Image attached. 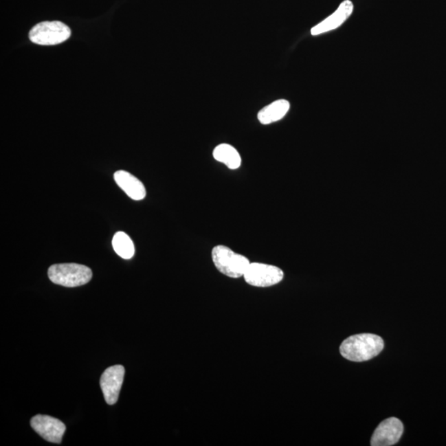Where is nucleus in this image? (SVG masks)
Instances as JSON below:
<instances>
[{"instance_id":"obj_1","label":"nucleus","mask_w":446,"mask_h":446,"mask_svg":"<svg viewBox=\"0 0 446 446\" xmlns=\"http://www.w3.org/2000/svg\"><path fill=\"white\" fill-rule=\"evenodd\" d=\"M383 339L375 334L351 335L342 343L339 352L344 358L354 362L370 361L383 350Z\"/></svg>"},{"instance_id":"obj_2","label":"nucleus","mask_w":446,"mask_h":446,"mask_svg":"<svg viewBox=\"0 0 446 446\" xmlns=\"http://www.w3.org/2000/svg\"><path fill=\"white\" fill-rule=\"evenodd\" d=\"M92 276L91 269L79 264H56L48 269V277L52 283L68 288L79 287L89 283Z\"/></svg>"},{"instance_id":"obj_3","label":"nucleus","mask_w":446,"mask_h":446,"mask_svg":"<svg viewBox=\"0 0 446 446\" xmlns=\"http://www.w3.org/2000/svg\"><path fill=\"white\" fill-rule=\"evenodd\" d=\"M212 259L220 273L232 279L243 277L251 262L225 245H216L212 251Z\"/></svg>"},{"instance_id":"obj_4","label":"nucleus","mask_w":446,"mask_h":446,"mask_svg":"<svg viewBox=\"0 0 446 446\" xmlns=\"http://www.w3.org/2000/svg\"><path fill=\"white\" fill-rule=\"evenodd\" d=\"M71 31L67 25L60 21H46L36 24L30 32L32 43L42 46H54L69 38Z\"/></svg>"},{"instance_id":"obj_5","label":"nucleus","mask_w":446,"mask_h":446,"mask_svg":"<svg viewBox=\"0 0 446 446\" xmlns=\"http://www.w3.org/2000/svg\"><path fill=\"white\" fill-rule=\"evenodd\" d=\"M284 276V271L277 266L251 263L243 277L249 285L258 288H268L280 283Z\"/></svg>"},{"instance_id":"obj_6","label":"nucleus","mask_w":446,"mask_h":446,"mask_svg":"<svg viewBox=\"0 0 446 446\" xmlns=\"http://www.w3.org/2000/svg\"><path fill=\"white\" fill-rule=\"evenodd\" d=\"M32 429L43 439L60 444L65 432V425L58 419L46 415H36L31 420Z\"/></svg>"},{"instance_id":"obj_7","label":"nucleus","mask_w":446,"mask_h":446,"mask_svg":"<svg viewBox=\"0 0 446 446\" xmlns=\"http://www.w3.org/2000/svg\"><path fill=\"white\" fill-rule=\"evenodd\" d=\"M125 369L122 366L108 368L102 375L100 386L106 403L113 405L118 402L122 383H124Z\"/></svg>"},{"instance_id":"obj_8","label":"nucleus","mask_w":446,"mask_h":446,"mask_svg":"<svg viewBox=\"0 0 446 446\" xmlns=\"http://www.w3.org/2000/svg\"><path fill=\"white\" fill-rule=\"evenodd\" d=\"M403 424L396 417L382 421L371 438L372 446H391L399 441L403 433Z\"/></svg>"},{"instance_id":"obj_9","label":"nucleus","mask_w":446,"mask_h":446,"mask_svg":"<svg viewBox=\"0 0 446 446\" xmlns=\"http://www.w3.org/2000/svg\"><path fill=\"white\" fill-rule=\"evenodd\" d=\"M354 5L350 0H345L338 7V9L334 13L323 20L322 22L318 23L311 30V34L313 36H317L325 32L337 30V27L342 26L348 19L350 17L353 13Z\"/></svg>"},{"instance_id":"obj_10","label":"nucleus","mask_w":446,"mask_h":446,"mask_svg":"<svg viewBox=\"0 0 446 446\" xmlns=\"http://www.w3.org/2000/svg\"><path fill=\"white\" fill-rule=\"evenodd\" d=\"M114 181L129 197L134 200H142L146 197L144 185L137 177L124 170H118L114 174Z\"/></svg>"},{"instance_id":"obj_11","label":"nucleus","mask_w":446,"mask_h":446,"mask_svg":"<svg viewBox=\"0 0 446 446\" xmlns=\"http://www.w3.org/2000/svg\"><path fill=\"white\" fill-rule=\"evenodd\" d=\"M290 109V104L288 100H279L274 101L273 103L265 106L258 113V120L261 124H271L284 118L288 113Z\"/></svg>"},{"instance_id":"obj_12","label":"nucleus","mask_w":446,"mask_h":446,"mask_svg":"<svg viewBox=\"0 0 446 446\" xmlns=\"http://www.w3.org/2000/svg\"><path fill=\"white\" fill-rule=\"evenodd\" d=\"M212 155L216 161L224 164L229 169L236 170L241 165V157L238 151L235 147L226 143L216 146Z\"/></svg>"},{"instance_id":"obj_13","label":"nucleus","mask_w":446,"mask_h":446,"mask_svg":"<svg viewBox=\"0 0 446 446\" xmlns=\"http://www.w3.org/2000/svg\"><path fill=\"white\" fill-rule=\"evenodd\" d=\"M113 247L118 255L124 259L129 260L134 256L135 247L133 241L124 232H120L114 235Z\"/></svg>"}]
</instances>
